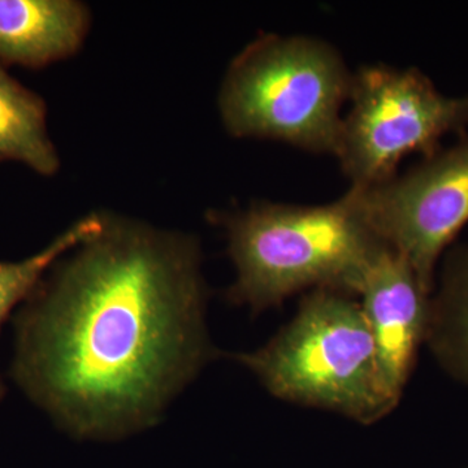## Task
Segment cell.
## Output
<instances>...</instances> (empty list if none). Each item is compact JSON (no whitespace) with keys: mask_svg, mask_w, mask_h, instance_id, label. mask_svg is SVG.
I'll list each match as a JSON object with an SVG mask.
<instances>
[{"mask_svg":"<svg viewBox=\"0 0 468 468\" xmlns=\"http://www.w3.org/2000/svg\"><path fill=\"white\" fill-rule=\"evenodd\" d=\"M271 396L372 426L396 410L359 301L332 291L302 295L291 322L268 343L230 354Z\"/></svg>","mask_w":468,"mask_h":468,"instance_id":"3","label":"cell"},{"mask_svg":"<svg viewBox=\"0 0 468 468\" xmlns=\"http://www.w3.org/2000/svg\"><path fill=\"white\" fill-rule=\"evenodd\" d=\"M426 346L449 378L468 387V242L452 245L437 270Z\"/></svg>","mask_w":468,"mask_h":468,"instance_id":"9","label":"cell"},{"mask_svg":"<svg viewBox=\"0 0 468 468\" xmlns=\"http://www.w3.org/2000/svg\"><path fill=\"white\" fill-rule=\"evenodd\" d=\"M207 300L196 237L103 214L21 304L12 378L76 439L133 435L220 356Z\"/></svg>","mask_w":468,"mask_h":468,"instance_id":"1","label":"cell"},{"mask_svg":"<svg viewBox=\"0 0 468 468\" xmlns=\"http://www.w3.org/2000/svg\"><path fill=\"white\" fill-rule=\"evenodd\" d=\"M45 101L0 64V162L24 163L42 176L57 174L58 151L48 137Z\"/></svg>","mask_w":468,"mask_h":468,"instance_id":"10","label":"cell"},{"mask_svg":"<svg viewBox=\"0 0 468 468\" xmlns=\"http://www.w3.org/2000/svg\"><path fill=\"white\" fill-rule=\"evenodd\" d=\"M227 234L236 279L226 298L254 314L314 291L358 297L372 264L388 248L356 196L323 205L252 203L215 214Z\"/></svg>","mask_w":468,"mask_h":468,"instance_id":"2","label":"cell"},{"mask_svg":"<svg viewBox=\"0 0 468 468\" xmlns=\"http://www.w3.org/2000/svg\"><path fill=\"white\" fill-rule=\"evenodd\" d=\"M350 190L369 227L432 292L443 255L468 224V133L383 184Z\"/></svg>","mask_w":468,"mask_h":468,"instance_id":"6","label":"cell"},{"mask_svg":"<svg viewBox=\"0 0 468 468\" xmlns=\"http://www.w3.org/2000/svg\"><path fill=\"white\" fill-rule=\"evenodd\" d=\"M358 297L385 380L402 399L419 350L426 345L432 292L409 261L388 246L372 264Z\"/></svg>","mask_w":468,"mask_h":468,"instance_id":"7","label":"cell"},{"mask_svg":"<svg viewBox=\"0 0 468 468\" xmlns=\"http://www.w3.org/2000/svg\"><path fill=\"white\" fill-rule=\"evenodd\" d=\"M347 103L335 156L356 189L390 180L411 154L432 155L446 135L468 133V94H443L417 67L358 68Z\"/></svg>","mask_w":468,"mask_h":468,"instance_id":"5","label":"cell"},{"mask_svg":"<svg viewBox=\"0 0 468 468\" xmlns=\"http://www.w3.org/2000/svg\"><path fill=\"white\" fill-rule=\"evenodd\" d=\"M351 81L343 55L324 39L261 34L230 61L218 113L233 137L335 155Z\"/></svg>","mask_w":468,"mask_h":468,"instance_id":"4","label":"cell"},{"mask_svg":"<svg viewBox=\"0 0 468 468\" xmlns=\"http://www.w3.org/2000/svg\"><path fill=\"white\" fill-rule=\"evenodd\" d=\"M101 226L103 212H92L58 234L38 254L20 261H0V329L12 311L30 297L46 272L67 252L100 232ZM5 394V384L0 378V402Z\"/></svg>","mask_w":468,"mask_h":468,"instance_id":"11","label":"cell"},{"mask_svg":"<svg viewBox=\"0 0 468 468\" xmlns=\"http://www.w3.org/2000/svg\"><path fill=\"white\" fill-rule=\"evenodd\" d=\"M89 27L76 0H0V64L41 68L72 57Z\"/></svg>","mask_w":468,"mask_h":468,"instance_id":"8","label":"cell"}]
</instances>
